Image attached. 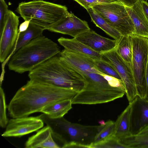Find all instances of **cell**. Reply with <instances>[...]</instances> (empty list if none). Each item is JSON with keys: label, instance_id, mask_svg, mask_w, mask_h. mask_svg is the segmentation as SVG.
<instances>
[{"label": "cell", "instance_id": "6da1fadb", "mask_svg": "<svg viewBox=\"0 0 148 148\" xmlns=\"http://www.w3.org/2000/svg\"><path fill=\"white\" fill-rule=\"evenodd\" d=\"M77 92L29 80L18 90L10 101L8 106V114L12 118L28 116L40 112L44 107L52 103L72 100Z\"/></svg>", "mask_w": 148, "mask_h": 148}, {"label": "cell", "instance_id": "7a4b0ae2", "mask_svg": "<svg viewBox=\"0 0 148 148\" xmlns=\"http://www.w3.org/2000/svg\"><path fill=\"white\" fill-rule=\"evenodd\" d=\"M29 80L48 85L70 89L77 92L84 87V76L54 56L29 72Z\"/></svg>", "mask_w": 148, "mask_h": 148}, {"label": "cell", "instance_id": "3957f363", "mask_svg": "<svg viewBox=\"0 0 148 148\" xmlns=\"http://www.w3.org/2000/svg\"><path fill=\"white\" fill-rule=\"evenodd\" d=\"M55 42L42 35L19 49L11 57L9 69L19 73L30 71L60 52Z\"/></svg>", "mask_w": 148, "mask_h": 148}, {"label": "cell", "instance_id": "277c9868", "mask_svg": "<svg viewBox=\"0 0 148 148\" xmlns=\"http://www.w3.org/2000/svg\"><path fill=\"white\" fill-rule=\"evenodd\" d=\"M37 116L50 127L52 137L60 148L74 143L82 148H91L100 127L73 123L63 117L53 118L44 113Z\"/></svg>", "mask_w": 148, "mask_h": 148}, {"label": "cell", "instance_id": "5b68a950", "mask_svg": "<svg viewBox=\"0 0 148 148\" xmlns=\"http://www.w3.org/2000/svg\"><path fill=\"white\" fill-rule=\"evenodd\" d=\"M83 75L86 80L85 85L72 99V104L103 103L122 97L125 94L122 89L110 85L99 74L90 73Z\"/></svg>", "mask_w": 148, "mask_h": 148}, {"label": "cell", "instance_id": "8992f818", "mask_svg": "<svg viewBox=\"0 0 148 148\" xmlns=\"http://www.w3.org/2000/svg\"><path fill=\"white\" fill-rule=\"evenodd\" d=\"M16 11L25 21L47 29L69 13L64 5L42 0L19 3Z\"/></svg>", "mask_w": 148, "mask_h": 148}, {"label": "cell", "instance_id": "52a82bcc", "mask_svg": "<svg viewBox=\"0 0 148 148\" xmlns=\"http://www.w3.org/2000/svg\"><path fill=\"white\" fill-rule=\"evenodd\" d=\"M91 7L122 36L134 34V23L125 5L117 1L98 4Z\"/></svg>", "mask_w": 148, "mask_h": 148}, {"label": "cell", "instance_id": "ba28073f", "mask_svg": "<svg viewBox=\"0 0 148 148\" xmlns=\"http://www.w3.org/2000/svg\"><path fill=\"white\" fill-rule=\"evenodd\" d=\"M131 66L137 96L145 99L146 95V72L148 60V38L133 34Z\"/></svg>", "mask_w": 148, "mask_h": 148}, {"label": "cell", "instance_id": "9c48e42d", "mask_svg": "<svg viewBox=\"0 0 148 148\" xmlns=\"http://www.w3.org/2000/svg\"><path fill=\"white\" fill-rule=\"evenodd\" d=\"M115 49L101 54L103 59L108 62L114 67L123 82L127 98L130 103L137 96L131 65L124 61Z\"/></svg>", "mask_w": 148, "mask_h": 148}, {"label": "cell", "instance_id": "30bf717a", "mask_svg": "<svg viewBox=\"0 0 148 148\" xmlns=\"http://www.w3.org/2000/svg\"><path fill=\"white\" fill-rule=\"evenodd\" d=\"M19 17L9 10L5 23L1 34L0 61L3 63L10 54L18 37Z\"/></svg>", "mask_w": 148, "mask_h": 148}, {"label": "cell", "instance_id": "8fae6325", "mask_svg": "<svg viewBox=\"0 0 148 148\" xmlns=\"http://www.w3.org/2000/svg\"><path fill=\"white\" fill-rule=\"evenodd\" d=\"M44 123L37 116L12 118L8 121L1 135L4 137H21L42 128Z\"/></svg>", "mask_w": 148, "mask_h": 148}, {"label": "cell", "instance_id": "7c38bea8", "mask_svg": "<svg viewBox=\"0 0 148 148\" xmlns=\"http://www.w3.org/2000/svg\"><path fill=\"white\" fill-rule=\"evenodd\" d=\"M130 103V132L136 135L148 126V101L137 96Z\"/></svg>", "mask_w": 148, "mask_h": 148}, {"label": "cell", "instance_id": "4fadbf2b", "mask_svg": "<svg viewBox=\"0 0 148 148\" xmlns=\"http://www.w3.org/2000/svg\"><path fill=\"white\" fill-rule=\"evenodd\" d=\"M60 59L82 75L90 73L102 75L96 67L95 60L85 55L65 49L59 53Z\"/></svg>", "mask_w": 148, "mask_h": 148}, {"label": "cell", "instance_id": "5bb4252c", "mask_svg": "<svg viewBox=\"0 0 148 148\" xmlns=\"http://www.w3.org/2000/svg\"><path fill=\"white\" fill-rule=\"evenodd\" d=\"M90 29L86 21L80 19L72 13H69L66 16L47 30L75 38L79 34Z\"/></svg>", "mask_w": 148, "mask_h": 148}, {"label": "cell", "instance_id": "9a60e30c", "mask_svg": "<svg viewBox=\"0 0 148 148\" xmlns=\"http://www.w3.org/2000/svg\"><path fill=\"white\" fill-rule=\"evenodd\" d=\"M75 38L101 54L115 49L117 44L116 40L102 36L91 29L79 34Z\"/></svg>", "mask_w": 148, "mask_h": 148}, {"label": "cell", "instance_id": "2e32d148", "mask_svg": "<svg viewBox=\"0 0 148 148\" xmlns=\"http://www.w3.org/2000/svg\"><path fill=\"white\" fill-rule=\"evenodd\" d=\"M125 6L134 25V35L148 38V21L143 12L140 0L131 7Z\"/></svg>", "mask_w": 148, "mask_h": 148}, {"label": "cell", "instance_id": "e0dca14e", "mask_svg": "<svg viewBox=\"0 0 148 148\" xmlns=\"http://www.w3.org/2000/svg\"><path fill=\"white\" fill-rule=\"evenodd\" d=\"M26 148H60L53 138L50 127L47 125L29 137L25 144Z\"/></svg>", "mask_w": 148, "mask_h": 148}, {"label": "cell", "instance_id": "ac0fdd59", "mask_svg": "<svg viewBox=\"0 0 148 148\" xmlns=\"http://www.w3.org/2000/svg\"><path fill=\"white\" fill-rule=\"evenodd\" d=\"M58 41L67 51L85 55L95 60L102 59L101 54L92 50L75 38L69 39L62 37L58 39Z\"/></svg>", "mask_w": 148, "mask_h": 148}, {"label": "cell", "instance_id": "d6986e66", "mask_svg": "<svg viewBox=\"0 0 148 148\" xmlns=\"http://www.w3.org/2000/svg\"><path fill=\"white\" fill-rule=\"evenodd\" d=\"M44 30L41 27L30 23L29 27L26 30L20 33L18 32L14 46L6 61L8 60L19 49L32 40L42 36Z\"/></svg>", "mask_w": 148, "mask_h": 148}, {"label": "cell", "instance_id": "ffe728a7", "mask_svg": "<svg viewBox=\"0 0 148 148\" xmlns=\"http://www.w3.org/2000/svg\"><path fill=\"white\" fill-rule=\"evenodd\" d=\"M131 105H129L118 116L115 122L113 136L119 141L131 134L130 115Z\"/></svg>", "mask_w": 148, "mask_h": 148}, {"label": "cell", "instance_id": "44dd1931", "mask_svg": "<svg viewBox=\"0 0 148 148\" xmlns=\"http://www.w3.org/2000/svg\"><path fill=\"white\" fill-rule=\"evenodd\" d=\"M71 99L64 100L44 107L40 112L53 118L63 117L72 108Z\"/></svg>", "mask_w": 148, "mask_h": 148}, {"label": "cell", "instance_id": "7402d4cb", "mask_svg": "<svg viewBox=\"0 0 148 148\" xmlns=\"http://www.w3.org/2000/svg\"><path fill=\"white\" fill-rule=\"evenodd\" d=\"M91 17V20L96 25L103 30L109 36L117 41L122 36L121 34L112 27L92 7L86 9Z\"/></svg>", "mask_w": 148, "mask_h": 148}, {"label": "cell", "instance_id": "603a6c76", "mask_svg": "<svg viewBox=\"0 0 148 148\" xmlns=\"http://www.w3.org/2000/svg\"><path fill=\"white\" fill-rule=\"evenodd\" d=\"M115 49L124 61L131 65L132 56V44L130 36H122L117 41Z\"/></svg>", "mask_w": 148, "mask_h": 148}, {"label": "cell", "instance_id": "cb8c5ba5", "mask_svg": "<svg viewBox=\"0 0 148 148\" xmlns=\"http://www.w3.org/2000/svg\"><path fill=\"white\" fill-rule=\"evenodd\" d=\"M127 148H148V135H130L119 140Z\"/></svg>", "mask_w": 148, "mask_h": 148}, {"label": "cell", "instance_id": "d4e9b609", "mask_svg": "<svg viewBox=\"0 0 148 148\" xmlns=\"http://www.w3.org/2000/svg\"><path fill=\"white\" fill-rule=\"evenodd\" d=\"M114 127L115 122L111 120L101 124L92 144L98 143L113 136Z\"/></svg>", "mask_w": 148, "mask_h": 148}, {"label": "cell", "instance_id": "484cf974", "mask_svg": "<svg viewBox=\"0 0 148 148\" xmlns=\"http://www.w3.org/2000/svg\"><path fill=\"white\" fill-rule=\"evenodd\" d=\"M95 61L97 69L100 72L105 75L122 79L115 69L108 62L102 58Z\"/></svg>", "mask_w": 148, "mask_h": 148}, {"label": "cell", "instance_id": "4316f807", "mask_svg": "<svg viewBox=\"0 0 148 148\" xmlns=\"http://www.w3.org/2000/svg\"><path fill=\"white\" fill-rule=\"evenodd\" d=\"M110 148L127 147L121 144L113 135L97 143L92 144L91 148Z\"/></svg>", "mask_w": 148, "mask_h": 148}, {"label": "cell", "instance_id": "83f0119b", "mask_svg": "<svg viewBox=\"0 0 148 148\" xmlns=\"http://www.w3.org/2000/svg\"><path fill=\"white\" fill-rule=\"evenodd\" d=\"M0 126L1 127L4 128L6 126L9 121L6 114L7 106L5 93L1 86L0 88Z\"/></svg>", "mask_w": 148, "mask_h": 148}, {"label": "cell", "instance_id": "f1b7e54d", "mask_svg": "<svg viewBox=\"0 0 148 148\" xmlns=\"http://www.w3.org/2000/svg\"><path fill=\"white\" fill-rule=\"evenodd\" d=\"M9 10L4 0H0V34L3 30Z\"/></svg>", "mask_w": 148, "mask_h": 148}, {"label": "cell", "instance_id": "f546056e", "mask_svg": "<svg viewBox=\"0 0 148 148\" xmlns=\"http://www.w3.org/2000/svg\"><path fill=\"white\" fill-rule=\"evenodd\" d=\"M86 9L96 5L111 3L116 1L111 0H74Z\"/></svg>", "mask_w": 148, "mask_h": 148}, {"label": "cell", "instance_id": "4dcf8cb0", "mask_svg": "<svg viewBox=\"0 0 148 148\" xmlns=\"http://www.w3.org/2000/svg\"><path fill=\"white\" fill-rule=\"evenodd\" d=\"M101 75L108 82L111 86L121 88L125 92L126 89L124 83L122 79L108 75L104 74Z\"/></svg>", "mask_w": 148, "mask_h": 148}, {"label": "cell", "instance_id": "1f68e13d", "mask_svg": "<svg viewBox=\"0 0 148 148\" xmlns=\"http://www.w3.org/2000/svg\"><path fill=\"white\" fill-rule=\"evenodd\" d=\"M141 5L144 14L148 21V3L144 0H140Z\"/></svg>", "mask_w": 148, "mask_h": 148}, {"label": "cell", "instance_id": "d6a6232c", "mask_svg": "<svg viewBox=\"0 0 148 148\" xmlns=\"http://www.w3.org/2000/svg\"><path fill=\"white\" fill-rule=\"evenodd\" d=\"M30 22L29 21H25L21 23L19 26L18 32L20 33L26 30L29 27Z\"/></svg>", "mask_w": 148, "mask_h": 148}, {"label": "cell", "instance_id": "836d02e7", "mask_svg": "<svg viewBox=\"0 0 148 148\" xmlns=\"http://www.w3.org/2000/svg\"><path fill=\"white\" fill-rule=\"evenodd\" d=\"M145 77L146 95L144 99L148 101V60L147 64Z\"/></svg>", "mask_w": 148, "mask_h": 148}, {"label": "cell", "instance_id": "e575fe53", "mask_svg": "<svg viewBox=\"0 0 148 148\" xmlns=\"http://www.w3.org/2000/svg\"><path fill=\"white\" fill-rule=\"evenodd\" d=\"M121 3L124 5L131 7L138 0H116Z\"/></svg>", "mask_w": 148, "mask_h": 148}, {"label": "cell", "instance_id": "d590c367", "mask_svg": "<svg viewBox=\"0 0 148 148\" xmlns=\"http://www.w3.org/2000/svg\"><path fill=\"white\" fill-rule=\"evenodd\" d=\"M137 134L148 135V126L143 129Z\"/></svg>", "mask_w": 148, "mask_h": 148}, {"label": "cell", "instance_id": "8d00e7d4", "mask_svg": "<svg viewBox=\"0 0 148 148\" xmlns=\"http://www.w3.org/2000/svg\"><path fill=\"white\" fill-rule=\"evenodd\" d=\"M112 0V1H117V0Z\"/></svg>", "mask_w": 148, "mask_h": 148}, {"label": "cell", "instance_id": "74e56055", "mask_svg": "<svg viewBox=\"0 0 148 148\" xmlns=\"http://www.w3.org/2000/svg\"></svg>", "mask_w": 148, "mask_h": 148}]
</instances>
